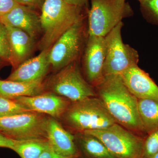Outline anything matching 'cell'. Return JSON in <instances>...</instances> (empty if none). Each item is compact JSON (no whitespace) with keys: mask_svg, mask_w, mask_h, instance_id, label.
<instances>
[{"mask_svg":"<svg viewBox=\"0 0 158 158\" xmlns=\"http://www.w3.org/2000/svg\"><path fill=\"white\" fill-rule=\"evenodd\" d=\"M116 123L131 131L145 134L138 110V100L125 85L120 75L105 76L94 88Z\"/></svg>","mask_w":158,"mask_h":158,"instance_id":"obj_1","label":"cell"},{"mask_svg":"<svg viewBox=\"0 0 158 158\" xmlns=\"http://www.w3.org/2000/svg\"><path fill=\"white\" fill-rule=\"evenodd\" d=\"M89 10L88 7L73 6L63 0H45L40 15L43 35L40 49L50 48L75 24L88 18Z\"/></svg>","mask_w":158,"mask_h":158,"instance_id":"obj_2","label":"cell"},{"mask_svg":"<svg viewBox=\"0 0 158 158\" xmlns=\"http://www.w3.org/2000/svg\"><path fill=\"white\" fill-rule=\"evenodd\" d=\"M61 118L78 133L103 129L116 123L102 101L96 97L72 102Z\"/></svg>","mask_w":158,"mask_h":158,"instance_id":"obj_3","label":"cell"},{"mask_svg":"<svg viewBox=\"0 0 158 158\" xmlns=\"http://www.w3.org/2000/svg\"><path fill=\"white\" fill-rule=\"evenodd\" d=\"M86 19L75 24L50 48L49 61L54 70L58 71L81 57L88 36Z\"/></svg>","mask_w":158,"mask_h":158,"instance_id":"obj_4","label":"cell"},{"mask_svg":"<svg viewBox=\"0 0 158 158\" xmlns=\"http://www.w3.org/2000/svg\"><path fill=\"white\" fill-rule=\"evenodd\" d=\"M44 85V88L49 92L63 97L72 102L97 96L94 87L88 83L82 73L79 61L57 71Z\"/></svg>","mask_w":158,"mask_h":158,"instance_id":"obj_5","label":"cell"},{"mask_svg":"<svg viewBox=\"0 0 158 158\" xmlns=\"http://www.w3.org/2000/svg\"><path fill=\"white\" fill-rule=\"evenodd\" d=\"M88 15L89 35L105 37L133 11L128 3L118 0H90Z\"/></svg>","mask_w":158,"mask_h":158,"instance_id":"obj_6","label":"cell"},{"mask_svg":"<svg viewBox=\"0 0 158 158\" xmlns=\"http://www.w3.org/2000/svg\"><path fill=\"white\" fill-rule=\"evenodd\" d=\"M96 137L117 158H142L144 138L117 123L84 132Z\"/></svg>","mask_w":158,"mask_h":158,"instance_id":"obj_7","label":"cell"},{"mask_svg":"<svg viewBox=\"0 0 158 158\" xmlns=\"http://www.w3.org/2000/svg\"><path fill=\"white\" fill-rule=\"evenodd\" d=\"M123 26L121 22L105 37L106 55L103 69L104 77L121 75L130 67L138 65V51L123 41L121 30Z\"/></svg>","mask_w":158,"mask_h":158,"instance_id":"obj_8","label":"cell"},{"mask_svg":"<svg viewBox=\"0 0 158 158\" xmlns=\"http://www.w3.org/2000/svg\"><path fill=\"white\" fill-rule=\"evenodd\" d=\"M30 112L0 117V133L15 141L46 139V127L49 116Z\"/></svg>","mask_w":158,"mask_h":158,"instance_id":"obj_9","label":"cell"},{"mask_svg":"<svg viewBox=\"0 0 158 158\" xmlns=\"http://www.w3.org/2000/svg\"><path fill=\"white\" fill-rule=\"evenodd\" d=\"M106 55L105 37L88 35L81 56L82 68L85 79L94 88L104 78L103 69Z\"/></svg>","mask_w":158,"mask_h":158,"instance_id":"obj_10","label":"cell"},{"mask_svg":"<svg viewBox=\"0 0 158 158\" xmlns=\"http://www.w3.org/2000/svg\"><path fill=\"white\" fill-rule=\"evenodd\" d=\"M14 99L33 112L45 114L56 119L62 118L71 103L67 99L51 92Z\"/></svg>","mask_w":158,"mask_h":158,"instance_id":"obj_11","label":"cell"},{"mask_svg":"<svg viewBox=\"0 0 158 158\" xmlns=\"http://www.w3.org/2000/svg\"><path fill=\"white\" fill-rule=\"evenodd\" d=\"M0 22L22 30L34 40L42 33L40 15L35 9L20 4L0 17Z\"/></svg>","mask_w":158,"mask_h":158,"instance_id":"obj_12","label":"cell"},{"mask_svg":"<svg viewBox=\"0 0 158 158\" xmlns=\"http://www.w3.org/2000/svg\"><path fill=\"white\" fill-rule=\"evenodd\" d=\"M46 133L49 144L58 154L69 158L81 156L75 136L65 129L56 118L49 116Z\"/></svg>","mask_w":158,"mask_h":158,"instance_id":"obj_13","label":"cell"},{"mask_svg":"<svg viewBox=\"0 0 158 158\" xmlns=\"http://www.w3.org/2000/svg\"><path fill=\"white\" fill-rule=\"evenodd\" d=\"M120 75L127 88L138 99H151L158 101L157 85L138 65L130 67Z\"/></svg>","mask_w":158,"mask_h":158,"instance_id":"obj_14","label":"cell"},{"mask_svg":"<svg viewBox=\"0 0 158 158\" xmlns=\"http://www.w3.org/2000/svg\"><path fill=\"white\" fill-rule=\"evenodd\" d=\"M49 49L42 51L37 56L19 65L7 80L24 82L43 81L51 67L48 59Z\"/></svg>","mask_w":158,"mask_h":158,"instance_id":"obj_15","label":"cell"},{"mask_svg":"<svg viewBox=\"0 0 158 158\" xmlns=\"http://www.w3.org/2000/svg\"><path fill=\"white\" fill-rule=\"evenodd\" d=\"M6 27L11 49V63L15 69L30 56L35 40L20 29L9 26Z\"/></svg>","mask_w":158,"mask_h":158,"instance_id":"obj_16","label":"cell"},{"mask_svg":"<svg viewBox=\"0 0 158 158\" xmlns=\"http://www.w3.org/2000/svg\"><path fill=\"white\" fill-rule=\"evenodd\" d=\"M43 81L31 82L0 80V95L10 98L20 96H30L43 93Z\"/></svg>","mask_w":158,"mask_h":158,"instance_id":"obj_17","label":"cell"},{"mask_svg":"<svg viewBox=\"0 0 158 158\" xmlns=\"http://www.w3.org/2000/svg\"><path fill=\"white\" fill-rule=\"evenodd\" d=\"M75 136L80 154L86 158H117L98 139L85 133Z\"/></svg>","mask_w":158,"mask_h":158,"instance_id":"obj_18","label":"cell"},{"mask_svg":"<svg viewBox=\"0 0 158 158\" xmlns=\"http://www.w3.org/2000/svg\"><path fill=\"white\" fill-rule=\"evenodd\" d=\"M138 110L145 134L158 128V101L151 99H138Z\"/></svg>","mask_w":158,"mask_h":158,"instance_id":"obj_19","label":"cell"},{"mask_svg":"<svg viewBox=\"0 0 158 158\" xmlns=\"http://www.w3.org/2000/svg\"><path fill=\"white\" fill-rule=\"evenodd\" d=\"M49 145L46 139L15 141L13 151L21 158H38Z\"/></svg>","mask_w":158,"mask_h":158,"instance_id":"obj_20","label":"cell"},{"mask_svg":"<svg viewBox=\"0 0 158 158\" xmlns=\"http://www.w3.org/2000/svg\"><path fill=\"white\" fill-rule=\"evenodd\" d=\"M33 112L14 98L0 95V117L9 116Z\"/></svg>","mask_w":158,"mask_h":158,"instance_id":"obj_21","label":"cell"},{"mask_svg":"<svg viewBox=\"0 0 158 158\" xmlns=\"http://www.w3.org/2000/svg\"><path fill=\"white\" fill-rule=\"evenodd\" d=\"M140 7L146 20L158 25V0H146L140 3Z\"/></svg>","mask_w":158,"mask_h":158,"instance_id":"obj_22","label":"cell"},{"mask_svg":"<svg viewBox=\"0 0 158 158\" xmlns=\"http://www.w3.org/2000/svg\"><path fill=\"white\" fill-rule=\"evenodd\" d=\"M158 152V128L145 137L142 158H153Z\"/></svg>","mask_w":158,"mask_h":158,"instance_id":"obj_23","label":"cell"},{"mask_svg":"<svg viewBox=\"0 0 158 158\" xmlns=\"http://www.w3.org/2000/svg\"><path fill=\"white\" fill-rule=\"evenodd\" d=\"M0 58L11 63V49L6 26L0 22Z\"/></svg>","mask_w":158,"mask_h":158,"instance_id":"obj_24","label":"cell"},{"mask_svg":"<svg viewBox=\"0 0 158 158\" xmlns=\"http://www.w3.org/2000/svg\"><path fill=\"white\" fill-rule=\"evenodd\" d=\"M18 4L15 0H0V17L8 13Z\"/></svg>","mask_w":158,"mask_h":158,"instance_id":"obj_25","label":"cell"},{"mask_svg":"<svg viewBox=\"0 0 158 158\" xmlns=\"http://www.w3.org/2000/svg\"><path fill=\"white\" fill-rule=\"evenodd\" d=\"M18 4L33 9H41L45 0H15Z\"/></svg>","mask_w":158,"mask_h":158,"instance_id":"obj_26","label":"cell"},{"mask_svg":"<svg viewBox=\"0 0 158 158\" xmlns=\"http://www.w3.org/2000/svg\"><path fill=\"white\" fill-rule=\"evenodd\" d=\"M15 140L8 138L0 133V147L9 148L13 150Z\"/></svg>","mask_w":158,"mask_h":158,"instance_id":"obj_27","label":"cell"},{"mask_svg":"<svg viewBox=\"0 0 158 158\" xmlns=\"http://www.w3.org/2000/svg\"><path fill=\"white\" fill-rule=\"evenodd\" d=\"M38 158H69L65 157L58 154L57 153L55 152L52 149V148L49 145L48 147L39 156Z\"/></svg>","mask_w":158,"mask_h":158,"instance_id":"obj_28","label":"cell"},{"mask_svg":"<svg viewBox=\"0 0 158 158\" xmlns=\"http://www.w3.org/2000/svg\"><path fill=\"white\" fill-rule=\"evenodd\" d=\"M65 2L82 7H88V3L90 0H63Z\"/></svg>","mask_w":158,"mask_h":158,"instance_id":"obj_29","label":"cell"},{"mask_svg":"<svg viewBox=\"0 0 158 158\" xmlns=\"http://www.w3.org/2000/svg\"><path fill=\"white\" fill-rule=\"evenodd\" d=\"M153 158H158V152L156 154Z\"/></svg>","mask_w":158,"mask_h":158,"instance_id":"obj_30","label":"cell"},{"mask_svg":"<svg viewBox=\"0 0 158 158\" xmlns=\"http://www.w3.org/2000/svg\"><path fill=\"white\" fill-rule=\"evenodd\" d=\"M138 2H140V3H141V2H144V1H146V0H138Z\"/></svg>","mask_w":158,"mask_h":158,"instance_id":"obj_31","label":"cell"},{"mask_svg":"<svg viewBox=\"0 0 158 158\" xmlns=\"http://www.w3.org/2000/svg\"><path fill=\"white\" fill-rule=\"evenodd\" d=\"M118 1H119V2H126V0H118Z\"/></svg>","mask_w":158,"mask_h":158,"instance_id":"obj_32","label":"cell"}]
</instances>
